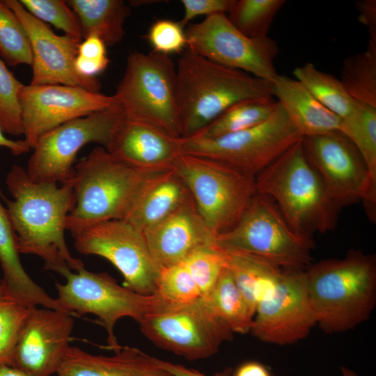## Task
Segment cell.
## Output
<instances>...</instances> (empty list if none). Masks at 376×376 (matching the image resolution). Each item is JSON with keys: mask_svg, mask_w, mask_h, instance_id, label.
Returning <instances> with one entry per match:
<instances>
[{"mask_svg": "<svg viewBox=\"0 0 376 376\" xmlns=\"http://www.w3.org/2000/svg\"><path fill=\"white\" fill-rule=\"evenodd\" d=\"M159 171L134 166L104 148H95L75 166V205L67 217L66 230L71 232L106 220H125L144 182Z\"/></svg>", "mask_w": 376, "mask_h": 376, "instance_id": "cell-5", "label": "cell"}, {"mask_svg": "<svg viewBox=\"0 0 376 376\" xmlns=\"http://www.w3.org/2000/svg\"><path fill=\"white\" fill-rule=\"evenodd\" d=\"M301 139L256 175V191L275 203L296 234L313 240L314 233L336 227L340 209L308 160Z\"/></svg>", "mask_w": 376, "mask_h": 376, "instance_id": "cell-4", "label": "cell"}, {"mask_svg": "<svg viewBox=\"0 0 376 376\" xmlns=\"http://www.w3.org/2000/svg\"><path fill=\"white\" fill-rule=\"evenodd\" d=\"M19 103L24 140L31 148L63 123L120 106L113 95L62 84H23Z\"/></svg>", "mask_w": 376, "mask_h": 376, "instance_id": "cell-16", "label": "cell"}, {"mask_svg": "<svg viewBox=\"0 0 376 376\" xmlns=\"http://www.w3.org/2000/svg\"><path fill=\"white\" fill-rule=\"evenodd\" d=\"M285 0H233L226 14L233 26L244 36L263 38Z\"/></svg>", "mask_w": 376, "mask_h": 376, "instance_id": "cell-33", "label": "cell"}, {"mask_svg": "<svg viewBox=\"0 0 376 376\" xmlns=\"http://www.w3.org/2000/svg\"><path fill=\"white\" fill-rule=\"evenodd\" d=\"M79 20L83 39L100 38L106 46L120 43L125 36L124 23L130 10L122 0H68Z\"/></svg>", "mask_w": 376, "mask_h": 376, "instance_id": "cell-27", "label": "cell"}, {"mask_svg": "<svg viewBox=\"0 0 376 376\" xmlns=\"http://www.w3.org/2000/svg\"><path fill=\"white\" fill-rule=\"evenodd\" d=\"M155 295L181 304L195 301L201 297L197 284L182 263L161 269Z\"/></svg>", "mask_w": 376, "mask_h": 376, "instance_id": "cell-39", "label": "cell"}, {"mask_svg": "<svg viewBox=\"0 0 376 376\" xmlns=\"http://www.w3.org/2000/svg\"><path fill=\"white\" fill-rule=\"evenodd\" d=\"M158 363L173 376H207L198 370L190 368L183 365L159 359ZM214 376H232V372L230 369H226L224 371L217 373Z\"/></svg>", "mask_w": 376, "mask_h": 376, "instance_id": "cell-44", "label": "cell"}, {"mask_svg": "<svg viewBox=\"0 0 376 376\" xmlns=\"http://www.w3.org/2000/svg\"><path fill=\"white\" fill-rule=\"evenodd\" d=\"M308 299L316 324L326 333L349 331L366 321L376 304V258L350 250L305 269Z\"/></svg>", "mask_w": 376, "mask_h": 376, "instance_id": "cell-2", "label": "cell"}, {"mask_svg": "<svg viewBox=\"0 0 376 376\" xmlns=\"http://www.w3.org/2000/svg\"><path fill=\"white\" fill-rule=\"evenodd\" d=\"M358 10L359 20L368 30V42L367 48L376 50V1L361 0L355 2Z\"/></svg>", "mask_w": 376, "mask_h": 376, "instance_id": "cell-43", "label": "cell"}, {"mask_svg": "<svg viewBox=\"0 0 376 376\" xmlns=\"http://www.w3.org/2000/svg\"><path fill=\"white\" fill-rule=\"evenodd\" d=\"M14 12L29 39L32 52V78L30 84H62L100 92L97 77L79 75L75 61L81 40L55 33L47 24L29 13L18 0H4Z\"/></svg>", "mask_w": 376, "mask_h": 376, "instance_id": "cell-18", "label": "cell"}, {"mask_svg": "<svg viewBox=\"0 0 376 376\" xmlns=\"http://www.w3.org/2000/svg\"><path fill=\"white\" fill-rule=\"evenodd\" d=\"M143 233L153 259L161 269L182 263L198 249L216 244L217 235L198 213L192 196Z\"/></svg>", "mask_w": 376, "mask_h": 376, "instance_id": "cell-20", "label": "cell"}, {"mask_svg": "<svg viewBox=\"0 0 376 376\" xmlns=\"http://www.w3.org/2000/svg\"><path fill=\"white\" fill-rule=\"evenodd\" d=\"M152 52L166 56L182 54L187 48L186 31L180 22L169 19L155 20L144 36Z\"/></svg>", "mask_w": 376, "mask_h": 376, "instance_id": "cell-40", "label": "cell"}, {"mask_svg": "<svg viewBox=\"0 0 376 376\" xmlns=\"http://www.w3.org/2000/svg\"><path fill=\"white\" fill-rule=\"evenodd\" d=\"M73 324L68 312L30 307L16 339L12 366L33 376L57 373L70 347Z\"/></svg>", "mask_w": 376, "mask_h": 376, "instance_id": "cell-19", "label": "cell"}, {"mask_svg": "<svg viewBox=\"0 0 376 376\" xmlns=\"http://www.w3.org/2000/svg\"><path fill=\"white\" fill-rule=\"evenodd\" d=\"M339 131L355 146L376 185V107L358 102L354 111L341 119Z\"/></svg>", "mask_w": 376, "mask_h": 376, "instance_id": "cell-31", "label": "cell"}, {"mask_svg": "<svg viewBox=\"0 0 376 376\" xmlns=\"http://www.w3.org/2000/svg\"><path fill=\"white\" fill-rule=\"evenodd\" d=\"M0 376H33L17 367L6 363H0Z\"/></svg>", "mask_w": 376, "mask_h": 376, "instance_id": "cell-47", "label": "cell"}, {"mask_svg": "<svg viewBox=\"0 0 376 376\" xmlns=\"http://www.w3.org/2000/svg\"><path fill=\"white\" fill-rule=\"evenodd\" d=\"M13 200L6 211L19 253L41 258L44 268L66 277L84 267L66 244V219L75 205L72 182H34L22 166L14 165L6 179Z\"/></svg>", "mask_w": 376, "mask_h": 376, "instance_id": "cell-1", "label": "cell"}, {"mask_svg": "<svg viewBox=\"0 0 376 376\" xmlns=\"http://www.w3.org/2000/svg\"><path fill=\"white\" fill-rule=\"evenodd\" d=\"M0 265L1 279L7 290L18 301L28 308L41 306L58 309L55 298L49 296L26 273L17 249L6 208L0 202Z\"/></svg>", "mask_w": 376, "mask_h": 376, "instance_id": "cell-25", "label": "cell"}, {"mask_svg": "<svg viewBox=\"0 0 376 376\" xmlns=\"http://www.w3.org/2000/svg\"><path fill=\"white\" fill-rule=\"evenodd\" d=\"M277 104L274 97L241 101L226 110L196 136L215 138L256 126L272 116Z\"/></svg>", "mask_w": 376, "mask_h": 376, "instance_id": "cell-30", "label": "cell"}, {"mask_svg": "<svg viewBox=\"0 0 376 376\" xmlns=\"http://www.w3.org/2000/svg\"><path fill=\"white\" fill-rule=\"evenodd\" d=\"M304 153L333 202L341 209L361 201L376 221V185L355 147L339 130L302 137Z\"/></svg>", "mask_w": 376, "mask_h": 376, "instance_id": "cell-12", "label": "cell"}, {"mask_svg": "<svg viewBox=\"0 0 376 376\" xmlns=\"http://www.w3.org/2000/svg\"><path fill=\"white\" fill-rule=\"evenodd\" d=\"M340 369L343 376H359L355 371L347 367L341 366Z\"/></svg>", "mask_w": 376, "mask_h": 376, "instance_id": "cell-48", "label": "cell"}, {"mask_svg": "<svg viewBox=\"0 0 376 376\" xmlns=\"http://www.w3.org/2000/svg\"><path fill=\"white\" fill-rule=\"evenodd\" d=\"M340 80L355 101L376 107V50L366 48L345 58Z\"/></svg>", "mask_w": 376, "mask_h": 376, "instance_id": "cell-32", "label": "cell"}, {"mask_svg": "<svg viewBox=\"0 0 376 376\" xmlns=\"http://www.w3.org/2000/svg\"><path fill=\"white\" fill-rule=\"evenodd\" d=\"M113 96L126 118L180 137L176 66L170 56L130 52Z\"/></svg>", "mask_w": 376, "mask_h": 376, "instance_id": "cell-6", "label": "cell"}, {"mask_svg": "<svg viewBox=\"0 0 376 376\" xmlns=\"http://www.w3.org/2000/svg\"><path fill=\"white\" fill-rule=\"evenodd\" d=\"M232 376H273L270 370L257 361H248L241 363L232 373Z\"/></svg>", "mask_w": 376, "mask_h": 376, "instance_id": "cell-45", "label": "cell"}, {"mask_svg": "<svg viewBox=\"0 0 376 376\" xmlns=\"http://www.w3.org/2000/svg\"><path fill=\"white\" fill-rule=\"evenodd\" d=\"M24 8L39 20L64 32V35L82 40L77 15L63 0H19Z\"/></svg>", "mask_w": 376, "mask_h": 376, "instance_id": "cell-36", "label": "cell"}, {"mask_svg": "<svg viewBox=\"0 0 376 376\" xmlns=\"http://www.w3.org/2000/svg\"><path fill=\"white\" fill-rule=\"evenodd\" d=\"M182 263L197 284L201 297L213 288L226 267L224 253L217 244L196 250Z\"/></svg>", "mask_w": 376, "mask_h": 376, "instance_id": "cell-37", "label": "cell"}, {"mask_svg": "<svg viewBox=\"0 0 376 376\" xmlns=\"http://www.w3.org/2000/svg\"><path fill=\"white\" fill-rule=\"evenodd\" d=\"M315 325L305 270L285 269L274 293L257 306L249 333L262 342L285 345L307 337Z\"/></svg>", "mask_w": 376, "mask_h": 376, "instance_id": "cell-17", "label": "cell"}, {"mask_svg": "<svg viewBox=\"0 0 376 376\" xmlns=\"http://www.w3.org/2000/svg\"><path fill=\"white\" fill-rule=\"evenodd\" d=\"M0 148H6L14 155H20L28 152L31 148L27 142L24 140H13L7 138L0 127Z\"/></svg>", "mask_w": 376, "mask_h": 376, "instance_id": "cell-46", "label": "cell"}, {"mask_svg": "<svg viewBox=\"0 0 376 376\" xmlns=\"http://www.w3.org/2000/svg\"><path fill=\"white\" fill-rule=\"evenodd\" d=\"M224 250L253 254L281 268L305 270L312 260L313 240L296 234L275 203L256 194L238 223L216 237Z\"/></svg>", "mask_w": 376, "mask_h": 376, "instance_id": "cell-8", "label": "cell"}, {"mask_svg": "<svg viewBox=\"0 0 376 376\" xmlns=\"http://www.w3.org/2000/svg\"><path fill=\"white\" fill-rule=\"evenodd\" d=\"M233 0H182L184 16L180 21L185 27L189 21L198 16L206 17L217 14H227Z\"/></svg>", "mask_w": 376, "mask_h": 376, "instance_id": "cell-42", "label": "cell"}, {"mask_svg": "<svg viewBox=\"0 0 376 376\" xmlns=\"http://www.w3.org/2000/svg\"><path fill=\"white\" fill-rule=\"evenodd\" d=\"M156 297L138 324L143 334L159 348L196 361L212 357L232 340L233 333L207 311L201 298L181 304Z\"/></svg>", "mask_w": 376, "mask_h": 376, "instance_id": "cell-9", "label": "cell"}, {"mask_svg": "<svg viewBox=\"0 0 376 376\" xmlns=\"http://www.w3.org/2000/svg\"><path fill=\"white\" fill-rule=\"evenodd\" d=\"M0 56L6 65L13 67L31 65L32 63L27 33L4 0H0Z\"/></svg>", "mask_w": 376, "mask_h": 376, "instance_id": "cell-34", "label": "cell"}, {"mask_svg": "<svg viewBox=\"0 0 376 376\" xmlns=\"http://www.w3.org/2000/svg\"><path fill=\"white\" fill-rule=\"evenodd\" d=\"M65 283H56V301L61 310L77 315L94 314L107 334V347L118 352L121 346L114 334L118 320L129 317L138 323L152 308L156 295L136 292L107 273H94L84 267L69 274Z\"/></svg>", "mask_w": 376, "mask_h": 376, "instance_id": "cell-11", "label": "cell"}, {"mask_svg": "<svg viewBox=\"0 0 376 376\" xmlns=\"http://www.w3.org/2000/svg\"><path fill=\"white\" fill-rule=\"evenodd\" d=\"M180 137L198 135L233 105L274 97L272 83L186 49L176 65Z\"/></svg>", "mask_w": 376, "mask_h": 376, "instance_id": "cell-3", "label": "cell"}, {"mask_svg": "<svg viewBox=\"0 0 376 376\" xmlns=\"http://www.w3.org/2000/svg\"><path fill=\"white\" fill-rule=\"evenodd\" d=\"M191 198L188 187L175 170L157 171L144 182L125 220L143 233Z\"/></svg>", "mask_w": 376, "mask_h": 376, "instance_id": "cell-23", "label": "cell"}, {"mask_svg": "<svg viewBox=\"0 0 376 376\" xmlns=\"http://www.w3.org/2000/svg\"><path fill=\"white\" fill-rule=\"evenodd\" d=\"M58 376H173L158 359L134 347L124 346L112 356L92 354L70 347Z\"/></svg>", "mask_w": 376, "mask_h": 376, "instance_id": "cell-22", "label": "cell"}, {"mask_svg": "<svg viewBox=\"0 0 376 376\" xmlns=\"http://www.w3.org/2000/svg\"><path fill=\"white\" fill-rule=\"evenodd\" d=\"M188 187L197 210L217 236L240 221L256 194V176L223 162L180 154L173 166Z\"/></svg>", "mask_w": 376, "mask_h": 376, "instance_id": "cell-7", "label": "cell"}, {"mask_svg": "<svg viewBox=\"0 0 376 376\" xmlns=\"http://www.w3.org/2000/svg\"><path fill=\"white\" fill-rule=\"evenodd\" d=\"M293 75L320 104L340 119L354 111L358 102L334 75L320 71L311 63L295 68Z\"/></svg>", "mask_w": 376, "mask_h": 376, "instance_id": "cell-29", "label": "cell"}, {"mask_svg": "<svg viewBox=\"0 0 376 376\" xmlns=\"http://www.w3.org/2000/svg\"><path fill=\"white\" fill-rule=\"evenodd\" d=\"M273 95L302 137L339 130L341 119L320 104L296 79L279 75Z\"/></svg>", "mask_w": 376, "mask_h": 376, "instance_id": "cell-24", "label": "cell"}, {"mask_svg": "<svg viewBox=\"0 0 376 376\" xmlns=\"http://www.w3.org/2000/svg\"><path fill=\"white\" fill-rule=\"evenodd\" d=\"M123 116L120 107L79 118L45 133L36 141L26 173L34 182H72L78 152L90 143L107 146Z\"/></svg>", "mask_w": 376, "mask_h": 376, "instance_id": "cell-14", "label": "cell"}, {"mask_svg": "<svg viewBox=\"0 0 376 376\" xmlns=\"http://www.w3.org/2000/svg\"><path fill=\"white\" fill-rule=\"evenodd\" d=\"M181 138L173 137L149 124L124 116L105 149L113 156L146 170L172 169L181 154Z\"/></svg>", "mask_w": 376, "mask_h": 376, "instance_id": "cell-21", "label": "cell"}, {"mask_svg": "<svg viewBox=\"0 0 376 376\" xmlns=\"http://www.w3.org/2000/svg\"><path fill=\"white\" fill-rule=\"evenodd\" d=\"M109 61L104 42L97 36H90L84 38L78 47L75 68L81 76L95 78L107 69Z\"/></svg>", "mask_w": 376, "mask_h": 376, "instance_id": "cell-41", "label": "cell"}, {"mask_svg": "<svg viewBox=\"0 0 376 376\" xmlns=\"http://www.w3.org/2000/svg\"><path fill=\"white\" fill-rule=\"evenodd\" d=\"M201 299L207 311L233 333L250 332L255 312L226 267L213 288Z\"/></svg>", "mask_w": 376, "mask_h": 376, "instance_id": "cell-28", "label": "cell"}, {"mask_svg": "<svg viewBox=\"0 0 376 376\" xmlns=\"http://www.w3.org/2000/svg\"><path fill=\"white\" fill-rule=\"evenodd\" d=\"M29 308L10 294L0 279V363L12 366L16 339Z\"/></svg>", "mask_w": 376, "mask_h": 376, "instance_id": "cell-35", "label": "cell"}, {"mask_svg": "<svg viewBox=\"0 0 376 376\" xmlns=\"http://www.w3.org/2000/svg\"><path fill=\"white\" fill-rule=\"evenodd\" d=\"M187 49L221 65L245 72L271 83L279 75L274 60L277 42L269 36L251 38L240 32L226 14H217L190 24Z\"/></svg>", "mask_w": 376, "mask_h": 376, "instance_id": "cell-15", "label": "cell"}, {"mask_svg": "<svg viewBox=\"0 0 376 376\" xmlns=\"http://www.w3.org/2000/svg\"><path fill=\"white\" fill-rule=\"evenodd\" d=\"M219 249L224 253L226 267L256 313L258 304L274 293L285 269L253 254Z\"/></svg>", "mask_w": 376, "mask_h": 376, "instance_id": "cell-26", "label": "cell"}, {"mask_svg": "<svg viewBox=\"0 0 376 376\" xmlns=\"http://www.w3.org/2000/svg\"><path fill=\"white\" fill-rule=\"evenodd\" d=\"M74 246L84 255L101 256L122 274L123 286L153 295L161 268L153 259L143 233L123 219H111L71 231Z\"/></svg>", "mask_w": 376, "mask_h": 376, "instance_id": "cell-13", "label": "cell"}, {"mask_svg": "<svg viewBox=\"0 0 376 376\" xmlns=\"http://www.w3.org/2000/svg\"><path fill=\"white\" fill-rule=\"evenodd\" d=\"M301 138L278 102L272 116L256 126L215 138H181L180 148L181 153L217 160L256 176Z\"/></svg>", "mask_w": 376, "mask_h": 376, "instance_id": "cell-10", "label": "cell"}, {"mask_svg": "<svg viewBox=\"0 0 376 376\" xmlns=\"http://www.w3.org/2000/svg\"><path fill=\"white\" fill-rule=\"evenodd\" d=\"M22 86L0 57V127L13 136L24 134L19 103Z\"/></svg>", "mask_w": 376, "mask_h": 376, "instance_id": "cell-38", "label": "cell"}]
</instances>
